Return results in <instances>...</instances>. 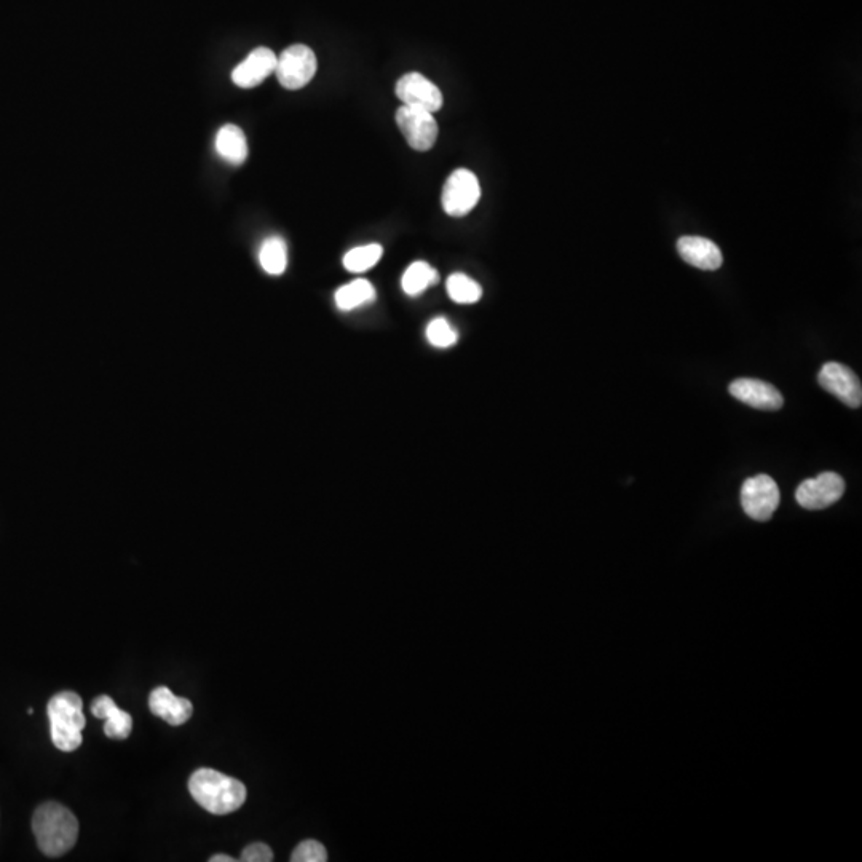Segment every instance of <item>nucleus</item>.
I'll use <instances>...</instances> for the list:
<instances>
[{"label":"nucleus","mask_w":862,"mask_h":862,"mask_svg":"<svg viewBox=\"0 0 862 862\" xmlns=\"http://www.w3.org/2000/svg\"><path fill=\"white\" fill-rule=\"evenodd\" d=\"M235 861H237V859L230 858V856H227V855H214V856H211V858H210V862H235Z\"/></svg>","instance_id":"obj_25"},{"label":"nucleus","mask_w":862,"mask_h":862,"mask_svg":"<svg viewBox=\"0 0 862 862\" xmlns=\"http://www.w3.org/2000/svg\"><path fill=\"white\" fill-rule=\"evenodd\" d=\"M259 262L269 275H281L288 267V248L283 238L270 237L262 243Z\"/></svg>","instance_id":"obj_19"},{"label":"nucleus","mask_w":862,"mask_h":862,"mask_svg":"<svg viewBox=\"0 0 862 862\" xmlns=\"http://www.w3.org/2000/svg\"><path fill=\"white\" fill-rule=\"evenodd\" d=\"M240 861L243 862H270L273 861V851L272 848L267 847L265 843H251L248 847L243 850L242 858Z\"/></svg>","instance_id":"obj_24"},{"label":"nucleus","mask_w":862,"mask_h":862,"mask_svg":"<svg viewBox=\"0 0 862 862\" xmlns=\"http://www.w3.org/2000/svg\"><path fill=\"white\" fill-rule=\"evenodd\" d=\"M293 862H325L328 861V851L317 840H305L299 843L291 855Z\"/></svg>","instance_id":"obj_23"},{"label":"nucleus","mask_w":862,"mask_h":862,"mask_svg":"<svg viewBox=\"0 0 862 862\" xmlns=\"http://www.w3.org/2000/svg\"><path fill=\"white\" fill-rule=\"evenodd\" d=\"M149 708L154 716L160 717L173 727L186 724L194 712V706L187 698L174 695L168 687H157L151 693Z\"/></svg>","instance_id":"obj_13"},{"label":"nucleus","mask_w":862,"mask_h":862,"mask_svg":"<svg viewBox=\"0 0 862 862\" xmlns=\"http://www.w3.org/2000/svg\"><path fill=\"white\" fill-rule=\"evenodd\" d=\"M479 198H481V186L475 173L460 168L447 178L441 203L449 216L463 218L478 205Z\"/></svg>","instance_id":"obj_5"},{"label":"nucleus","mask_w":862,"mask_h":862,"mask_svg":"<svg viewBox=\"0 0 862 862\" xmlns=\"http://www.w3.org/2000/svg\"><path fill=\"white\" fill-rule=\"evenodd\" d=\"M728 390L733 398L759 411H778L783 408V395L778 388L764 380L736 379Z\"/></svg>","instance_id":"obj_11"},{"label":"nucleus","mask_w":862,"mask_h":862,"mask_svg":"<svg viewBox=\"0 0 862 862\" xmlns=\"http://www.w3.org/2000/svg\"><path fill=\"white\" fill-rule=\"evenodd\" d=\"M741 507L749 518L764 522L772 518L778 508V484L768 475H757L744 481L741 487Z\"/></svg>","instance_id":"obj_6"},{"label":"nucleus","mask_w":862,"mask_h":862,"mask_svg":"<svg viewBox=\"0 0 862 862\" xmlns=\"http://www.w3.org/2000/svg\"><path fill=\"white\" fill-rule=\"evenodd\" d=\"M91 714L96 719L106 720L104 733L112 740H127L133 730V719L127 711L115 704L111 696L101 695L91 704Z\"/></svg>","instance_id":"obj_15"},{"label":"nucleus","mask_w":862,"mask_h":862,"mask_svg":"<svg viewBox=\"0 0 862 862\" xmlns=\"http://www.w3.org/2000/svg\"><path fill=\"white\" fill-rule=\"evenodd\" d=\"M845 494V481L834 471H824L816 478L807 479L795 492V499L805 510H824L839 502Z\"/></svg>","instance_id":"obj_7"},{"label":"nucleus","mask_w":862,"mask_h":862,"mask_svg":"<svg viewBox=\"0 0 862 862\" xmlns=\"http://www.w3.org/2000/svg\"><path fill=\"white\" fill-rule=\"evenodd\" d=\"M278 56L269 48L259 47L246 56L232 72L234 84L240 88H254L261 85L277 69Z\"/></svg>","instance_id":"obj_12"},{"label":"nucleus","mask_w":862,"mask_h":862,"mask_svg":"<svg viewBox=\"0 0 862 862\" xmlns=\"http://www.w3.org/2000/svg\"><path fill=\"white\" fill-rule=\"evenodd\" d=\"M50 733L56 748L63 752L76 751L82 744L87 719L82 708V698L76 692H61L48 703Z\"/></svg>","instance_id":"obj_3"},{"label":"nucleus","mask_w":862,"mask_h":862,"mask_svg":"<svg viewBox=\"0 0 862 862\" xmlns=\"http://www.w3.org/2000/svg\"><path fill=\"white\" fill-rule=\"evenodd\" d=\"M677 251L687 264L696 269L717 270L724 262L719 246L703 237H682L677 242Z\"/></svg>","instance_id":"obj_14"},{"label":"nucleus","mask_w":862,"mask_h":862,"mask_svg":"<svg viewBox=\"0 0 862 862\" xmlns=\"http://www.w3.org/2000/svg\"><path fill=\"white\" fill-rule=\"evenodd\" d=\"M32 832L45 856L58 858L71 851L79 837V821L61 803L47 802L32 816Z\"/></svg>","instance_id":"obj_1"},{"label":"nucleus","mask_w":862,"mask_h":862,"mask_svg":"<svg viewBox=\"0 0 862 862\" xmlns=\"http://www.w3.org/2000/svg\"><path fill=\"white\" fill-rule=\"evenodd\" d=\"M334 299H336L337 309L350 312V310L360 309L363 305L371 304L376 299V289L371 285V281L360 278L337 289Z\"/></svg>","instance_id":"obj_17"},{"label":"nucleus","mask_w":862,"mask_h":862,"mask_svg":"<svg viewBox=\"0 0 862 862\" xmlns=\"http://www.w3.org/2000/svg\"><path fill=\"white\" fill-rule=\"evenodd\" d=\"M438 281V272L430 264L424 261H417L409 265L408 270L404 272L401 286H403V291L408 296L416 297L424 293L425 289L436 285Z\"/></svg>","instance_id":"obj_18"},{"label":"nucleus","mask_w":862,"mask_h":862,"mask_svg":"<svg viewBox=\"0 0 862 862\" xmlns=\"http://www.w3.org/2000/svg\"><path fill=\"white\" fill-rule=\"evenodd\" d=\"M318 69L317 56L312 48L304 44L291 45L278 56V82L288 90H299L309 84Z\"/></svg>","instance_id":"obj_4"},{"label":"nucleus","mask_w":862,"mask_h":862,"mask_svg":"<svg viewBox=\"0 0 862 862\" xmlns=\"http://www.w3.org/2000/svg\"><path fill=\"white\" fill-rule=\"evenodd\" d=\"M382 254H384V248L377 243L358 246L345 254L344 267L352 273L368 272L382 259Z\"/></svg>","instance_id":"obj_21"},{"label":"nucleus","mask_w":862,"mask_h":862,"mask_svg":"<svg viewBox=\"0 0 862 862\" xmlns=\"http://www.w3.org/2000/svg\"><path fill=\"white\" fill-rule=\"evenodd\" d=\"M216 152L230 165H242L248 157V143L242 128L237 125H224L216 135Z\"/></svg>","instance_id":"obj_16"},{"label":"nucleus","mask_w":862,"mask_h":862,"mask_svg":"<svg viewBox=\"0 0 862 862\" xmlns=\"http://www.w3.org/2000/svg\"><path fill=\"white\" fill-rule=\"evenodd\" d=\"M818 382L826 392L839 398L848 408L858 409L862 403L861 380L842 363L824 364L818 374Z\"/></svg>","instance_id":"obj_9"},{"label":"nucleus","mask_w":862,"mask_h":862,"mask_svg":"<svg viewBox=\"0 0 862 862\" xmlns=\"http://www.w3.org/2000/svg\"><path fill=\"white\" fill-rule=\"evenodd\" d=\"M447 294L457 304H476L483 297V288L463 273H452L447 278Z\"/></svg>","instance_id":"obj_20"},{"label":"nucleus","mask_w":862,"mask_h":862,"mask_svg":"<svg viewBox=\"0 0 862 862\" xmlns=\"http://www.w3.org/2000/svg\"><path fill=\"white\" fill-rule=\"evenodd\" d=\"M396 123L414 151L427 152L435 146L438 123L431 112L403 104L396 112Z\"/></svg>","instance_id":"obj_8"},{"label":"nucleus","mask_w":862,"mask_h":862,"mask_svg":"<svg viewBox=\"0 0 862 862\" xmlns=\"http://www.w3.org/2000/svg\"><path fill=\"white\" fill-rule=\"evenodd\" d=\"M189 791L200 807L218 816L234 813L246 800L245 784L211 768H200L190 776Z\"/></svg>","instance_id":"obj_2"},{"label":"nucleus","mask_w":862,"mask_h":862,"mask_svg":"<svg viewBox=\"0 0 862 862\" xmlns=\"http://www.w3.org/2000/svg\"><path fill=\"white\" fill-rule=\"evenodd\" d=\"M396 96L403 101L404 106L438 112L443 107V93L431 80L419 72H409L401 77L396 84Z\"/></svg>","instance_id":"obj_10"},{"label":"nucleus","mask_w":862,"mask_h":862,"mask_svg":"<svg viewBox=\"0 0 862 862\" xmlns=\"http://www.w3.org/2000/svg\"><path fill=\"white\" fill-rule=\"evenodd\" d=\"M427 339L433 347L449 348L457 344L459 334L449 325L446 318H435L427 326Z\"/></svg>","instance_id":"obj_22"}]
</instances>
